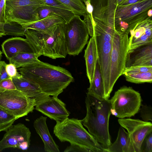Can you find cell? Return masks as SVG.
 <instances>
[{
    "instance_id": "603a6c76",
    "label": "cell",
    "mask_w": 152,
    "mask_h": 152,
    "mask_svg": "<svg viewBox=\"0 0 152 152\" xmlns=\"http://www.w3.org/2000/svg\"><path fill=\"white\" fill-rule=\"evenodd\" d=\"M106 152H135L131 137L122 126L119 128L115 141L107 148Z\"/></svg>"
},
{
    "instance_id": "d4e9b609",
    "label": "cell",
    "mask_w": 152,
    "mask_h": 152,
    "mask_svg": "<svg viewBox=\"0 0 152 152\" xmlns=\"http://www.w3.org/2000/svg\"><path fill=\"white\" fill-rule=\"evenodd\" d=\"M90 84L87 93L100 99H104V85L98 59L96 65L93 78Z\"/></svg>"
},
{
    "instance_id": "5bb4252c",
    "label": "cell",
    "mask_w": 152,
    "mask_h": 152,
    "mask_svg": "<svg viewBox=\"0 0 152 152\" xmlns=\"http://www.w3.org/2000/svg\"><path fill=\"white\" fill-rule=\"evenodd\" d=\"M58 97L49 96L35 106V109L56 123H61L67 118L70 113L65 104Z\"/></svg>"
},
{
    "instance_id": "4316f807",
    "label": "cell",
    "mask_w": 152,
    "mask_h": 152,
    "mask_svg": "<svg viewBox=\"0 0 152 152\" xmlns=\"http://www.w3.org/2000/svg\"><path fill=\"white\" fill-rule=\"evenodd\" d=\"M39 56L36 53H21L9 59V63L20 68L38 61Z\"/></svg>"
},
{
    "instance_id": "9c48e42d",
    "label": "cell",
    "mask_w": 152,
    "mask_h": 152,
    "mask_svg": "<svg viewBox=\"0 0 152 152\" xmlns=\"http://www.w3.org/2000/svg\"><path fill=\"white\" fill-rule=\"evenodd\" d=\"M37 104L35 99L17 89L9 90L0 87V108L18 119L32 112Z\"/></svg>"
},
{
    "instance_id": "30bf717a",
    "label": "cell",
    "mask_w": 152,
    "mask_h": 152,
    "mask_svg": "<svg viewBox=\"0 0 152 152\" xmlns=\"http://www.w3.org/2000/svg\"><path fill=\"white\" fill-rule=\"evenodd\" d=\"M64 32L67 54L78 55L88 43L89 31L87 26L80 16L74 15L64 23Z\"/></svg>"
},
{
    "instance_id": "44dd1931",
    "label": "cell",
    "mask_w": 152,
    "mask_h": 152,
    "mask_svg": "<svg viewBox=\"0 0 152 152\" xmlns=\"http://www.w3.org/2000/svg\"><path fill=\"white\" fill-rule=\"evenodd\" d=\"M17 89L28 97L36 99L37 104L48 98L49 96L43 93L39 87L21 76L12 78Z\"/></svg>"
},
{
    "instance_id": "f35d334b",
    "label": "cell",
    "mask_w": 152,
    "mask_h": 152,
    "mask_svg": "<svg viewBox=\"0 0 152 152\" xmlns=\"http://www.w3.org/2000/svg\"><path fill=\"white\" fill-rule=\"evenodd\" d=\"M142 0H128L122 5H125L131 4L136 3Z\"/></svg>"
},
{
    "instance_id": "5b68a950",
    "label": "cell",
    "mask_w": 152,
    "mask_h": 152,
    "mask_svg": "<svg viewBox=\"0 0 152 152\" xmlns=\"http://www.w3.org/2000/svg\"><path fill=\"white\" fill-rule=\"evenodd\" d=\"M53 133L61 142L81 146L91 152H106L105 149L84 128L81 120L68 118L61 122L56 123Z\"/></svg>"
},
{
    "instance_id": "ffe728a7",
    "label": "cell",
    "mask_w": 152,
    "mask_h": 152,
    "mask_svg": "<svg viewBox=\"0 0 152 152\" xmlns=\"http://www.w3.org/2000/svg\"><path fill=\"white\" fill-rule=\"evenodd\" d=\"M46 117L41 116L34 121V126L44 144V149L48 152H59L58 146L50 134L46 124Z\"/></svg>"
},
{
    "instance_id": "d590c367",
    "label": "cell",
    "mask_w": 152,
    "mask_h": 152,
    "mask_svg": "<svg viewBox=\"0 0 152 152\" xmlns=\"http://www.w3.org/2000/svg\"><path fill=\"white\" fill-rule=\"evenodd\" d=\"M7 64L4 61H1L0 62V81L10 77L6 69Z\"/></svg>"
},
{
    "instance_id": "1f68e13d",
    "label": "cell",
    "mask_w": 152,
    "mask_h": 152,
    "mask_svg": "<svg viewBox=\"0 0 152 152\" xmlns=\"http://www.w3.org/2000/svg\"><path fill=\"white\" fill-rule=\"evenodd\" d=\"M6 69L8 75L10 78H18L21 76L18 72L16 66L13 64H7L6 66Z\"/></svg>"
},
{
    "instance_id": "6da1fadb",
    "label": "cell",
    "mask_w": 152,
    "mask_h": 152,
    "mask_svg": "<svg viewBox=\"0 0 152 152\" xmlns=\"http://www.w3.org/2000/svg\"><path fill=\"white\" fill-rule=\"evenodd\" d=\"M18 70L23 77L38 86L43 93L49 96L58 97L74 80L65 69L39 60Z\"/></svg>"
},
{
    "instance_id": "8d00e7d4",
    "label": "cell",
    "mask_w": 152,
    "mask_h": 152,
    "mask_svg": "<svg viewBox=\"0 0 152 152\" xmlns=\"http://www.w3.org/2000/svg\"><path fill=\"white\" fill-rule=\"evenodd\" d=\"M6 0L0 1V23H5V6Z\"/></svg>"
},
{
    "instance_id": "83f0119b",
    "label": "cell",
    "mask_w": 152,
    "mask_h": 152,
    "mask_svg": "<svg viewBox=\"0 0 152 152\" xmlns=\"http://www.w3.org/2000/svg\"><path fill=\"white\" fill-rule=\"evenodd\" d=\"M69 8L75 15L85 16L86 14L85 4L83 0H56Z\"/></svg>"
},
{
    "instance_id": "d6986e66",
    "label": "cell",
    "mask_w": 152,
    "mask_h": 152,
    "mask_svg": "<svg viewBox=\"0 0 152 152\" xmlns=\"http://www.w3.org/2000/svg\"><path fill=\"white\" fill-rule=\"evenodd\" d=\"M122 75L128 82L135 83L152 82V66H136L125 68Z\"/></svg>"
},
{
    "instance_id": "f1b7e54d",
    "label": "cell",
    "mask_w": 152,
    "mask_h": 152,
    "mask_svg": "<svg viewBox=\"0 0 152 152\" xmlns=\"http://www.w3.org/2000/svg\"><path fill=\"white\" fill-rule=\"evenodd\" d=\"M18 118L0 108V132L7 131Z\"/></svg>"
},
{
    "instance_id": "e0dca14e",
    "label": "cell",
    "mask_w": 152,
    "mask_h": 152,
    "mask_svg": "<svg viewBox=\"0 0 152 152\" xmlns=\"http://www.w3.org/2000/svg\"><path fill=\"white\" fill-rule=\"evenodd\" d=\"M2 52L7 60L21 53H35L30 43L26 39L19 37L9 38L1 45Z\"/></svg>"
},
{
    "instance_id": "8992f818",
    "label": "cell",
    "mask_w": 152,
    "mask_h": 152,
    "mask_svg": "<svg viewBox=\"0 0 152 152\" xmlns=\"http://www.w3.org/2000/svg\"><path fill=\"white\" fill-rule=\"evenodd\" d=\"M152 7V0H142L131 4L117 6L114 16L115 30L129 34L137 26L152 18L148 14Z\"/></svg>"
},
{
    "instance_id": "52a82bcc",
    "label": "cell",
    "mask_w": 152,
    "mask_h": 152,
    "mask_svg": "<svg viewBox=\"0 0 152 152\" xmlns=\"http://www.w3.org/2000/svg\"><path fill=\"white\" fill-rule=\"evenodd\" d=\"M109 100L111 114L119 118L134 116L139 111L142 101L138 92L126 86L116 91Z\"/></svg>"
},
{
    "instance_id": "60d3db41",
    "label": "cell",
    "mask_w": 152,
    "mask_h": 152,
    "mask_svg": "<svg viewBox=\"0 0 152 152\" xmlns=\"http://www.w3.org/2000/svg\"><path fill=\"white\" fill-rule=\"evenodd\" d=\"M148 15L149 17H152V9H150L148 12Z\"/></svg>"
},
{
    "instance_id": "b9f144b4",
    "label": "cell",
    "mask_w": 152,
    "mask_h": 152,
    "mask_svg": "<svg viewBox=\"0 0 152 152\" xmlns=\"http://www.w3.org/2000/svg\"><path fill=\"white\" fill-rule=\"evenodd\" d=\"M2 52L1 51V50H0V62L1 61V59L2 57Z\"/></svg>"
},
{
    "instance_id": "836d02e7",
    "label": "cell",
    "mask_w": 152,
    "mask_h": 152,
    "mask_svg": "<svg viewBox=\"0 0 152 152\" xmlns=\"http://www.w3.org/2000/svg\"><path fill=\"white\" fill-rule=\"evenodd\" d=\"M0 87L9 90L17 89L13 82L12 78L10 77L0 81Z\"/></svg>"
},
{
    "instance_id": "484cf974",
    "label": "cell",
    "mask_w": 152,
    "mask_h": 152,
    "mask_svg": "<svg viewBox=\"0 0 152 152\" xmlns=\"http://www.w3.org/2000/svg\"><path fill=\"white\" fill-rule=\"evenodd\" d=\"M37 12L39 20L44 18L51 14H55L61 17L66 22H69L75 15L71 10L47 5L39 7L37 9Z\"/></svg>"
},
{
    "instance_id": "ab89813d",
    "label": "cell",
    "mask_w": 152,
    "mask_h": 152,
    "mask_svg": "<svg viewBox=\"0 0 152 152\" xmlns=\"http://www.w3.org/2000/svg\"><path fill=\"white\" fill-rule=\"evenodd\" d=\"M128 0H118L117 6L122 5Z\"/></svg>"
},
{
    "instance_id": "e575fe53",
    "label": "cell",
    "mask_w": 152,
    "mask_h": 152,
    "mask_svg": "<svg viewBox=\"0 0 152 152\" xmlns=\"http://www.w3.org/2000/svg\"><path fill=\"white\" fill-rule=\"evenodd\" d=\"M46 5L62 9L71 10L68 7L56 0H41Z\"/></svg>"
},
{
    "instance_id": "f546056e",
    "label": "cell",
    "mask_w": 152,
    "mask_h": 152,
    "mask_svg": "<svg viewBox=\"0 0 152 152\" xmlns=\"http://www.w3.org/2000/svg\"><path fill=\"white\" fill-rule=\"evenodd\" d=\"M139 111L140 116L143 121H152V107L150 105L141 104Z\"/></svg>"
},
{
    "instance_id": "7402d4cb",
    "label": "cell",
    "mask_w": 152,
    "mask_h": 152,
    "mask_svg": "<svg viewBox=\"0 0 152 152\" xmlns=\"http://www.w3.org/2000/svg\"><path fill=\"white\" fill-rule=\"evenodd\" d=\"M85 50L86 74L90 83L94 77L96 66L98 59L95 40L94 35L87 43Z\"/></svg>"
},
{
    "instance_id": "ba28073f",
    "label": "cell",
    "mask_w": 152,
    "mask_h": 152,
    "mask_svg": "<svg viewBox=\"0 0 152 152\" xmlns=\"http://www.w3.org/2000/svg\"><path fill=\"white\" fill-rule=\"evenodd\" d=\"M46 5L41 0H6L5 23L20 24L39 20L37 9Z\"/></svg>"
},
{
    "instance_id": "4fadbf2b",
    "label": "cell",
    "mask_w": 152,
    "mask_h": 152,
    "mask_svg": "<svg viewBox=\"0 0 152 152\" xmlns=\"http://www.w3.org/2000/svg\"><path fill=\"white\" fill-rule=\"evenodd\" d=\"M118 122L127 131L131 139L135 152H141L142 143L146 135L152 132V124L139 119L120 118Z\"/></svg>"
},
{
    "instance_id": "74e56055",
    "label": "cell",
    "mask_w": 152,
    "mask_h": 152,
    "mask_svg": "<svg viewBox=\"0 0 152 152\" xmlns=\"http://www.w3.org/2000/svg\"><path fill=\"white\" fill-rule=\"evenodd\" d=\"M5 23H0V37L6 35L4 30V25Z\"/></svg>"
},
{
    "instance_id": "ac0fdd59",
    "label": "cell",
    "mask_w": 152,
    "mask_h": 152,
    "mask_svg": "<svg viewBox=\"0 0 152 152\" xmlns=\"http://www.w3.org/2000/svg\"><path fill=\"white\" fill-rule=\"evenodd\" d=\"M141 66H152V44L128 51L125 68Z\"/></svg>"
},
{
    "instance_id": "8fae6325",
    "label": "cell",
    "mask_w": 152,
    "mask_h": 152,
    "mask_svg": "<svg viewBox=\"0 0 152 152\" xmlns=\"http://www.w3.org/2000/svg\"><path fill=\"white\" fill-rule=\"evenodd\" d=\"M129 34L115 30L110 56L111 66L109 79V90H113L115 84L122 75L125 68L128 51Z\"/></svg>"
},
{
    "instance_id": "4dcf8cb0",
    "label": "cell",
    "mask_w": 152,
    "mask_h": 152,
    "mask_svg": "<svg viewBox=\"0 0 152 152\" xmlns=\"http://www.w3.org/2000/svg\"><path fill=\"white\" fill-rule=\"evenodd\" d=\"M141 152H152V132L147 134L141 146Z\"/></svg>"
},
{
    "instance_id": "d6a6232c",
    "label": "cell",
    "mask_w": 152,
    "mask_h": 152,
    "mask_svg": "<svg viewBox=\"0 0 152 152\" xmlns=\"http://www.w3.org/2000/svg\"><path fill=\"white\" fill-rule=\"evenodd\" d=\"M64 152H91L90 150L87 148L73 144H70V145L67 147L64 150Z\"/></svg>"
},
{
    "instance_id": "3957f363",
    "label": "cell",
    "mask_w": 152,
    "mask_h": 152,
    "mask_svg": "<svg viewBox=\"0 0 152 152\" xmlns=\"http://www.w3.org/2000/svg\"><path fill=\"white\" fill-rule=\"evenodd\" d=\"M65 23L42 31L26 29L24 36L39 57L43 55L53 59L66 57L67 54L64 32Z\"/></svg>"
},
{
    "instance_id": "277c9868",
    "label": "cell",
    "mask_w": 152,
    "mask_h": 152,
    "mask_svg": "<svg viewBox=\"0 0 152 152\" xmlns=\"http://www.w3.org/2000/svg\"><path fill=\"white\" fill-rule=\"evenodd\" d=\"M94 36L98 61L100 66L104 89V98L109 99L111 93L109 90V79L114 28L98 20H94Z\"/></svg>"
},
{
    "instance_id": "7c38bea8",
    "label": "cell",
    "mask_w": 152,
    "mask_h": 152,
    "mask_svg": "<svg viewBox=\"0 0 152 152\" xmlns=\"http://www.w3.org/2000/svg\"><path fill=\"white\" fill-rule=\"evenodd\" d=\"M31 132L24 124L19 123L12 126L0 141V151L9 148L27 150L30 144Z\"/></svg>"
},
{
    "instance_id": "7a4b0ae2",
    "label": "cell",
    "mask_w": 152,
    "mask_h": 152,
    "mask_svg": "<svg viewBox=\"0 0 152 152\" xmlns=\"http://www.w3.org/2000/svg\"><path fill=\"white\" fill-rule=\"evenodd\" d=\"M86 114L81 120L82 124L102 146L106 149L112 144L109 132L111 114L109 99H100L86 93Z\"/></svg>"
},
{
    "instance_id": "2e32d148",
    "label": "cell",
    "mask_w": 152,
    "mask_h": 152,
    "mask_svg": "<svg viewBox=\"0 0 152 152\" xmlns=\"http://www.w3.org/2000/svg\"><path fill=\"white\" fill-rule=\"evenodd\" d=\"M129 33L128 51L142 46L152 44V18L137 26Z\"/></svg>"
},
{
    "instance_id": "9a60e30c",
    "label": "cell",
    "mask_w": 152,
    "mask_h": 152,
    "mask_svg": "<svg viewBox=\"0 0 152 152\" xmlns=\"http://www.w3.org/2000/svg\"><path fill=\"white\" fill-rule=\"evenodd\" d=\"M88 0L93 7L94 19L114 28V16L118 0Z\"/></svg>"
},
{
    "instance_id": "cb8c5ba5",
    "label": "cell",
    "mask_w": 152,
    "mask_h": 152,
    "mask_svg": "<svg viewBox=\"0 0 152 152\" xmlns=\"http://www.w3.org/2000/svg\"><path fill=\"white\" fill-rule=\"evenodd\" d=\"M66 22L60 16L51 14L39 20L20 24L25 29H31L37 31H42L59 23Z\"/></svg>"
}]
</instances>
